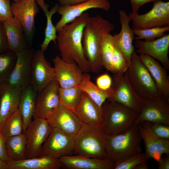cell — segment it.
I'll return each mask as SVG.
<instances>
[{
  "mask_svg": "<svg viewBox=\"0 0 169 169\" xmlns=\"http://www.w3.org/2000/svg\"><path fill=\"white\" fill-rule=\"evenodd\" d=\"M75 135L68 134L53 128L37 157L48 156L59 159L74 155Z\"/></svg>",
  "mask_w": 169,
  "mask_h": 169,
  "instance_id": "cell-8",
  "label": "cell"
},
{
  "mask_svg": "<svg viewBox=\"0 0 169 169\" xmlns=\"http://www.w3.org/2000/svg\"><path fill=\"white\" fill-rule=\"evenodd\" d=\"M6 36L8 51L16 54L29 47L21 24L16 18L2 22Z\"/></svg>",
  "mask_w": 169,
  "mask_h": 169,
  "instance_id": "cell-23",
  "label": "cell"
},
{
  "mask_svg": "<svg viewBox=\"0 0 169 169\" xmlns=\"http://www.w3.org/2000/svg\"><path fill=\"white\" fill-rule=\"evenodd\" d=\"M114 51L113 36L110 33H106L103 37L101 46V55L103 67L109 71Z\"/></svg>",
  "mask_w": 169,
  "mask_h": 169,
  "instance_id": "cell-34",
  "label": "cell"
},
{
  "mask_svg": "<svg viewBox=\"0 0 169 169\" xmlns=\"http://www.w3.org/2000/svg\"></svg>",
  "mask_w": 169,
  "mask_h": 169,
  "instance_id": "cell-49",
  "label": "cell"
},
{
  "mask_svg": "<svg viewBox=\"0 0 169 169\" xmlns=\"http://www.w3.org/2000/svg\"><path fill=\"white\" fill-rule=\"evenodd\" d=\"M146 159L144 153H141L114 164V169H134L138 164Z\"/></svg>",
  "mask_w": 169,
  "mask_h": 169,
  "instance_id": "cell-37",
  "label": "cell"
},
{
  "mask_svg": "<svg viewBox=\"0 0 169 169\" xmlns=\"http://www.w3.org/2000/svg\"><path fill=\"white\" fill-rule=\"evenodd\" d=\"M0 169H8V163L0 158Z\"/></svg>",
  "mask_w": 169,
  "mask_h": 169,
  "instance_id": "cell-47",
  "label": "cell"
},
{
  "mask_svg": "<svg viewBox=\"0 0 169 169\" xmlns=\"http://www.w3.org/2000/svg\"><path fill=\"white\" fill-rule=\"evenodd\" d=\"M72 110L82 124L103 128L104 121L101 109L84 92L79 104Z\"/></svg>",
  "mask_w": 169,
  "mask_h": 169,
  "instance_id": "cell-22",
  "label": "cell"
},
{
  "mask_svg": "<svg viewBox=\"0 0 169 169\" xmlns=\"http://www.w3.org/2000/svg\"><path fill=\"white\" fill-rule=\"evenodd\" d=\"M110 7L109 0H87L74 5L60 6L57 12L61 15V18L55 26L57 32L65 25L73 22L88 9L100 8L108 11Z\"/></svg>",
  "mask_w": 169,
  "mask_h": 169,
  "instance_id": "cell-18",
  "label": "cell"
},
{
  "mask_svg": "<svg viewBox=\"0 0 169 169\" xmlns=\"http://www.w3.org/2000/svg\"><path fill=\"white\" fill-rule=\"evenodd\" d=\"M164 157H161L158 161L159 169H169V154Z\"/></svg>",
  "mask_w": 169,
  "mask_h": 169,
  "instance_id": "cell-44",
  "label": "cell"
},
{
  "mask_svg": "<svg viewBox=\"0 0 169 169\" xmlns=\"http://www.w3.org/2000/svg\"><path fill=\"white\" fill-rule=\"evenodd\" d=\"M134 46L137 53L151 57L160 62L166 70L169 69V34L151 41L136 40Z\"/></svg>",
  "mask_w": 169,
  "mask_h": 169,
  "instance_id": "cell-15",
  "label": "cell"
},
{
  "mask_svg": "<svg viewBox=\"0 0 169 169\" xmlns=\"http://www.w3.org/2000/svg\"><path fill=\"white\" fill-rule=\"evenodd\" d=\"M37 94L38 92L30 84L22 91L18 109L23 121L24 134L33 118Z\"/></svg>",
  "mask_w": 169,
  "mask_h": 169,
  "instance_id": "cell-27",
  "label": "cell"
},
{
  "mask_svg": "<svg viewBox=\"0 0 169 169\" xmlns=\"http://www.w3.org/2000/svg\"><path fill=\"white\" fill-rule=\"evenodd\" d=\"M89 17V13L85 12L57 32V40L60 57L65 61L76 63L83 73L91 72L82 42L83 31Z\"/></svg>",
  "mask_w": 169,
  "mask_h": 169,
  "instance_id": "cell-1",
  "label": "cell"
},
{
  "mask_svg": "<svg viewBox=\"0 0 169 169\" xmlns=\"http://www.w3.org/2000/svg\"><path fill=\"white\" fill-rule=\"evenodd\" d=\"M101 110L103 130L107 135L123 133L134 123L138 114L128 107L107 99Z\"/></svg>",
  "mask_w": 169,
  "mask_h": 169,
  "instance_id": "cell-5",
  "label": "cell"
},
{
  "mask_svg": "<svg viewBox=\"0 0 169 169\" xmlns=\"http://www.w3.org/2000/svg\"><path fill=\"white\" fill-rule=\"evenodd\" d=\"M149 128L155 135L163 139L169 140V125L149 122Z\"/></svg>",
  "mask_w": 169,
  "mask_h": 169,
  "instance_id": "cell-39",
  "label": "cell"
},
{
  "mask_svg": "<svg viewBox=\"0 0 169 169\" xmlns=\"http://www.w3.org/2000/svg\"><path fill=\"white\" fill-rule=\"evenodd\" d=\"M138 55L149 70L161 94L169 98V78L166 69L159 61L151 57L143 54Z\"/></svg>",
  "mask_w": 169,
  "mask_h": 169,
  "instance_id": "cell-24",
  "label": "cell"
},
{
  "mask_svg": "<svg viewBox=\"0 0 169 169\" xmlns=\"http://www.w3.org/2000/svg\"><path fill=\"white\" fill-rule=\"evenodd\" d=\"M115 25L99 15L90 16L83 31L82 45L91 72L99 73L103 68L101 49L103 37L114 30Z\"/></svg>",
  "mask_w": 169,
  "mask_h": 169,
  "instance_id": "cell-2",
  "label": "cell"
},
{
  "mask_svg": "<svg viewBox=\"0 0 169 169\" xmlns=\"http://www.w3.org/2000/svg\"><path fill=\"white\" fill-rule=\"evenodd\" d=\"M62 167L69 169H114L113 163L106 158L72 155L59 159Z\"/></svg>",
  "mask_w": 169,
  "mask_h": 169,
  "instance_id": "cell-25",
  "label": "cell"
},
{
  "mask_svg": "<svg viewBox=\"0 0 169 169\" xmlns=\"http://www.w3.org/2000/svg\"><path fill=\"white\" fill-rule=\"evenodd\" d=\"M36 1L42 8L46 18V25L44 30L45 38L41 45L40 49L41 51L44 52L51 42L53 41L55 44H56L57 32L55 26L52 23V18L53 15L57 12L59 6L56 3L50 10H49L48 7L45 4L44 0H36Z\"/></svg>",
  "mask_w": 169,
  "mask_h": 169,
  "instance_id": "cell-29",
  "label": "cell"
},
{
  "mask_svg": "<svg viewBox=\"0 0 169 169\" xmlns=\"http://www.w3.org/2000/svg\"><path fill=\"white\" fill-rule=\"evenodd\" d=\"M54 79L59 87L68 88L78 86L82 79L83 72L76 63L65 61L59 56L53 59Z\"/></svg>",
  "mask_w": 169,
  "mask_h": 169,
  "instance_id": "cell-17",
  "label": "cell"
},
{
  "mask_svg": "<svg viewBox=\"0 0 169 169\" xmlns=\"http://www.w3.org/2000/svg\"><path fill=\"white\" fill-rule=\"evenodd\" d=\"M0 158L8 163L9 161L6 144V138L0 131Z\"/></svg>",
  "mask_w": 169,
  "mask_h": 169,
  "instance_id": "cell-42",
  "label": "cell"
},
{
  "mask_svg": "<svg viewBox=\"0 0 169 169\" xmlns=\"http://www.w3.org/2000/svg\"><path fill=\"white\" fill-rule=\"evenodd\" d=\"M106 136L103 128L82 124L75 135L74 155L106 158Z\"/></svg>",
  "mask_w": 169,
  "mask_h": 169,
  "instance_id": "cell-6",
  "label": "cell"
},
{
  "mask_svg": "<svg viewBox=\"0 0 169 169\" xmlns=\"http://www.w3.org/2000/svg\"><path fill=\"white\" fill-rule=\"evenodd\" d=\"M13 17L20 22L26 39L31 47L35 32V18L39 12L36 0H19L11 5Z\"/></svg>",
  "mask_w": 169,
  "mask_h": 169,
  "instance_id": "cell-12",
  "label": "cell"
},
{
  "mask_svg": "<svg viewBox=\"0 0 169 169\" xmlns=\"http://www.w3.org/2000/svg\"><path fill=\"white\" fill-rule=\"evenodd\" d=\"M13 0V1L14 2H17L19 0Z\"/></svg>",
  "mask_w": 169,
  "mask_h": 169,
  "instance_id": "cell-48",
  "label": "cell"
},
{
  "mask_svg": "<svg viewBox=\"0 0 169 169\" xmlns=\"http://www.w3.org/2000/svg\"><path fill=\"white\" fill-rule=\"evenodd\" d=\"M8 51L6 36L2 22L0 21V54Z\"/></svg>",
  "mask_w": 169,
  "mask_h": 169,
  "instance_id": "cell-41",
  "label": "cell"
},
{
  "mask_svg": "<svg viewBox=\"0 0 169 169\" xmlns=\"http://www.w3.org/2000/svg\"><path fill=\"white\" fill-rule=\"evenodd\" d=\"M60 6H70L74 5L87 0H57Z\"/></svg>",
  "mask_w": 169,
  "mask_h": 169,
  "instance_id": "cell-45",
  "label": "cell"
},
{
  "mask_svg": "<svg viewBox=\"0 0 169 169\" xmlns=\"http://www.w3.org/2000/svg\"><path fill=\"white\" fill-rule=\"evenodd\" d=\"M147 160L146 159L138 164L134 169H148V166L147 164Z\"/></svg>",
  "mask_w": 169,
  "mask_h": 169,
  "instance_id": "cell-46",
  "label": "cell"
},
{
  "mask_svg": "<svg viewBox=\"0 0 169 169\" xmlns=\"http://www.w3.org/2000/svg\"><path fill=\"white\" fill-rule=\"evenodd\" d=\"M22 91L0 85V128L4 121L18 109Z\"/></svg>",
  "mask_w": 169,
  "mask_h": 169,
  "instance_id": "cell-26",
  "label": "cell"
},
{
  "mask_svg": "<svg viewBox=\"0 0 169 169\" xmlns=\"http://www.w3.org/2000/svg\"><path fill=\"white\" fill-rule=\"evenodd\" d=\"M17 59V54L8 51L0 54V81L5 80L13 70Z\"/></svg>",
  "mask_w": 169,
  "mask_h": 169,
  "instance_id": "cell-35",
  "label": "cell"
},
{
  "mask_svg": "<svg viewBox=\"0 0 169 169\" xmlns=\"http://www.w3.org/2000/svg\"><path fill=\"white\" fill-rule=\"evenodd\" d=\"M7 163L8 169H59L62 167L59 159L48 156L9 161Z\"/></svg>",
  "mask_w": 169,
  "mask_h": 169,
  "instance_id": "cell-28",
  "label": "cell"
},
{
  "mask_svg": "<svg viewBox=\"0 0 169 169\" xmlns=\"http://www.w3.org/2000/svg\"><path fill=\"white\" fill-rule=\"evenodd\" d=\"M58 82L54 79L47 86L38 93L33 118L47 119L59 104Z\"/></svg>",
  "mask_w": 169,
  "mask_h": 169,
  "instance_id": "cell-16",
  "label": "cell"
},
{
  "mask_svg": "<svg viewBox=\"0 0 169 169\" xmlns=\"http://www.w3.org/2000/svg\"><path fill=\"white\" fill-rule=\"evenodd\" d=\"M34 50L28 48L17 53L15 66L9 76L0 85L23 90L30 84L32 59Z\"/></svg>",
  "mask_w": 169,
  "mask_h": 169,
  "instance_id": "cell-10",
  "label": "cell"
},
{
  "mask_svg": "<svg viewBox=\"0 0 169 169\" xmlns=\"http://www.w3.org/2000/svg\"><path fill=\"white\" fill-rule=\"evenodd\" d=\"M10 0H0V21L3 22L13 17L12 14Z\"/></svg>",
  "mask_w": 169,
  "mask_h": 169,
  "instance_id": "cell-40",
  "label": "cell"
},
{
  "mask_svg": "<svg viewBox=\"0 0 169 169\" xmlns=\"http://www.w3.org/2000/svg\"><path fill=\"white\" fill-rule=\"evenodd\" d=\"M141 140L138 125L135 123L123 133L107 135L106 158L114 164L141 153Z\"/></svg>",
  "mask_w": 169,
  "mask_h": 169,
  "instance_id": "cell-3",
  "label": "cell"
},
{
  "mask_svg": "<svg viewBox=\"0 0 169 169\" xmlns=\"http://www.w3.org/2000/svg\"><path fill=\"white\" fill-rule=\"evenodd\" d=\"M53 128H57L71 135H75L82 123L71 110L59 104L47 119Z\"/></svg>",
  "mask_w": 169,
  "mask_h": 169,
  "instance_id": "cell-21",
  "label": "cell"
},
{
  "mask_svg": "<svg viewBox=\"0 0 169 169\" xmlns=\"http://www.w3.org/2000/svg\"><path fill=\"white\" fill-rule=\"evenodd\" d=\"M6 144L9 161H18L26 159V139L25 134L6 138Z\"/></svg>",
  "mask_w": 169,
  "mask_h": 169,
  "instance_id": "cell-30",
  "label": "cell"
},
{
  "mask_svg": "<svg viewBox=\"0 0 169 169\" xmlns=\"http://www.w3.org/2000/svg\"><path fill=\"white\" fill-rule=\"evenodd\" d=\"M125 74L132 87L141 99L153 100L163 96L160 92L149 70L135 51Z\"/></svg>",
  "mask_w": 169,
  "mask_h": 169,
  "instance_id": "cell-4",
  "label": "cell"
},
{
  "mask_svg": "<svg viewBox=\"0 0 169 169\" xmlns=\"http://www.w3.org/2000/svg\"><path fill=\"white\" fill-rule=\"evenodd\" d=\"M136 40L145 39V41H151L160 38L169 31V26L155 27L143 29H133Z\"/></svg>",
  "mask_w": 169,
  "mask_h": 169,
  "instance_id": "cell-36",
  "label": "cell"
},
{
  "mask_svg": "<svg viewBox=\"0 0 169 169\" xmlns=\"http://www.w3.org/2000/svg\"><path fill=\"white\" fill-rule=\"evenodd\" d=\"M128 15L132 21L133 29L169 26V2L155 1L147 13L142 14L131 13Z\"/></svg>",
  "mask_w": 169,
  "mask_h": 169,
  "instance_id": "cell-9",
  "label": "cell"
},
{
  "mask_svg": "<svg viewBox=\"0 0 169 169\" xmlns=\"http://www.w3.org/2000/svg\"><path fill=\"white\" fill-rule=\"evenodd\" d=\"M54 67L40 49L34 51L31 65L30 84L38 92L47 86L54 79Z\"/></svg>",
  "mask_w": 169,
  "mask_h": 169,
  "instance_id": "cell-13",
  "label": "cell"
},
{
  "mask_svg": "<svg viewBox=\"0 0 169 169\" xmlns=\"http://www.w3.org/2000/svg\"><path fill=\"white\" fill-rule=\"evenodd\" d=\"M132 8L131 13H138L139 8L142 5L150 2L160 0H130Z\"/></svg>",
  "mask_w": 169,
  "mask_h": 169,
  "instance_id": "cell-43",
  "label": "cell"
},
{
  "mask_svg": "<svg viewBox=\"0 0 169 169\" xmlns=\"http://www.w3.org/2000/svg\"><path fill=\"white\" fill-rule=\"evenodd\" d=\"M143 122L169 125V98L162 96L153 100H145L134 123Z\"/></svg>",
  "mask_w": 169,
  "mask_h": 169,
  "instance_id": "cell-14",
  "label": "cell"
},
{
  "mask_svg": "<svg viewBox=\"0 0 169 169\" xmlns=\"http://www.w3.org/2000/svg\"><path fill=\"white\" fill-rule=\"evenodd\" d=\"M23 130V121L18 109L4 121L0 128L5 138L22 134Z\"/></svg>",
  "mask_w": 169,
  "mask_h": 169,
  "instance_id": "cell-33",
  "label": "cell"
},
{
  "mask_svg": "<svg viewBox=\"0 0 169 169\" xmlns=\"http://www.w3.org/2000/svg\"><path fill=\"white\" fill-rule=\"evenodd\" d=\"M84 92L78 86L68 88L59 89V104L73 110L79 104Z\"/></svg>",
  "mask_w": 169,
  "mask_h": 169,
  "instance_id": "cell-32",
  "label": "cell"
},
{
  "mask_svg": "<svg viewBox=\"0 0 169 169\" xmlns=\"http://www.w3.org/2000/svg\"><path fill=\"white\" fill-rule=\"evenodd\" d=\"M33 119L24 133L26 139V159L38 156L53 129L47 119L38 118Z\"/></svg>",
  "mask_w": 169,
  "mask_h": 169,
  "instance_id": "cell-11",
  "label": "cell"
},
{
  "mask_svg": "<svg viewBox=\"0 0 169 169\" xmlns=\"http://www.w3.org/2000/svg\"><path fill=\"white\" fill-rule=\"evenodd\" d=\"M119 14L121 30L119 33L113 36L114 44L121 51L129 66L132 54L135 51L133 43L135 35L134 30L129 25L131 19L129 15L122 10L119 11Z\"/></svg>",
  "mask_w": 169,
  "mask_h": 169,
  "instance_id": "cell-20",
  "label": "cell"
},
{
  "mask_svg": "<svg viewBox=\"0 0 169 169\" xmlns=\"http://www.w3.org/2000/svg\"><path fill=\"white\" fill-rule=\"evenodd\" d=\"M124 73H113L111 92L107 99L122 104L139 115L145 100L135 92Z\"/></svg>",
  "mask_w": 169,
  "mask_h": 169,
  "instance_id": "cell-7",
  "label": "cell"
},
{
  "mask_svg": "<svg viewBox=\"0 0 169 169\" xmlns=\"http://www.w3.org/2000/svg\"><path fill=\"white\" fill-rule=\"evenodd\" d=\"M101 109L103 104L108 98L107 94L90 80L89 73H83L82 80L78 86Z\"/></svg>",
  "mask_w": 169,
  "mask_h": 169,
  "instance_id": "cell-31",
  "label": "cell"
},
{
  "mask_svg": "<svg viewBox=\"0 0 169 169\" xmlns=\"http://www.w3.org/2000/svg\"><path fill=\"white\" fill-rule=\"evenodd\" d=\"M138 125L142 140L144 142V153L148 159L152 158L158 161L162 154H169V140L154 134L149 128L148 122H143Z\"/></svg>",
  "mask_w": 169,
  "mask_h": 169,
  "instance_id": "cell-19",
  "label": "cell"
},
{
  "mask_svg": "<svg viewBox=\"0 0 169 169\" xmlns=\"http://www.w3.org/2000/svg\"><path fill=\"white\" fill-rule=\"evenodd\" d=\"M112 82L111 77L106 73L99 76L96 80V85L107 94L108 98L111 92Z\"/></svg>",
  "mask_w": 169,
  "mask_h": 169,
  "instance_id": "cell-38",
  "label": "cell"
}]
</instances>
